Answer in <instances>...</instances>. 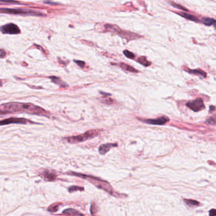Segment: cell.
Here are the masks:
<instances>
[{
  "label": "cell",
  "mask_w": 216,
  "mask_h": 216,
  "mask_svg": "<svg viewBox=\"0 0 216 216\" xmlns=\"http://www.w3.org/2000/svg\"><path fill=\"white\" fill-rule=\"evenodd\" d=\"M207 123L208 124H216V117H210L209 119H208L206 121Z\"/></svg>",
  "instance_id": "28"
},
{
  "label": "cell",
  "mask_w": 216,
  "mask_h": 216,
  "mask_svg": "<svg viewBox=\"0 0 216 216\" xmlns=\"http://www.w3.org/2000/svg\"><path fill=\"white\" fill-rule=\"evenodd\" d=\"M83 189H84L83 188L80 187V186H72L68 188V191L70 193H72V192H75V191H83Z\"/></svg>",
  "instance_id": "22"
},
{
  "label": "cell",
  "mask_w": 216,
  "mask_h": 216,
  "mask_svg": "<svg viewBox=\"0 0 216 216\" xmlns=\"http://www.w3.org/2000/svg\"><path fill=\"white\" fill-rule=\"evenodd\" d=\"M209 215L210 216H214L216 215V210L215 209H212L209 211Z\"/></svg>",
  "instance_id": "31"
},
{
  "label": "cell",
  "mask_w": 216,
  "mask_h": 216,
  "mask_svg": "<svg viewBox=\"0 0 216 216\" xmlns=\"http://www.w3.org/2000/svg\"><path fill=\"white\" fill-rule=\"evenodd\" d=\"M118 66L121 68L123 70H124V71H126V72H132V73H135V74H137V73H139V71L136 69L135 68L133 67L132 66H129V65L127 64V63H123V62H120L118 64Z\"/></svg>",
  "instance_id": "11"
},
{
  "label": "cell",
  "mask_w": 216,
  "mask_h": 216,
  "mask_svg": "<svg viewBox=\"0 0 216 216\" xmlns=\"http://www.w3.org/2000/svg\"><path fill=\"white\" fill-rule=\"evenodd\" d=\"M0 13L13 14V15H32V16H38V17H45L46 15L40 12L31 10H25V9H19V8H0Z\"/></svg>",
  "instance_id": "4"
},
{
  "label": "cell",
  "mask_w": 216,
  "mask_h": 216,
  "mask_svg": "<svg viewBox=\"0 0 216 216\" xmlns=\"http://www.w3.org/2000/svg\"><path fill=\"white\" fill-rule=\"evenodd\" d=\"M123 54L124 55V56L126 58H128L129 59L134 60V59H135V57H136L134 53H132V52L129 51V50H124L123 51Z\"/></svg>",
  "instance_id": "20"
},
{
  "label": "cell",
  "mask_w": 216,
  "mask_h": 216,
  "mask_svg": "<svg viewBox=\"0 0 216 216\" xmlns=\"http://www.w3.org/2000/svg\"><path fill=\"white\" fill-rule=\"evenodd\" d=\"M118 10L120 11H129V12H132V11H137L138 10V8L135 7L131 2L129 3H126L123 5H122L120 8H118Z\"/></svg>",
  "instance_id": "12"
},
{
  "label": "cell",
  "mask_w": 216,
  "mask_h": 216,
  "mask_svg": "<svg viewBox=\"0 0 216 216\" xmlns=\"http://www.w3.org/2000/svg\"><path fill=\"white\" fill-rule=\"evenodd\" d=\"M40 174L45 180L48 181L55 180L57 176L56 172L54 170H48V169L44 170Z\"/></svg>",
  "instance_id": "9"
},
{
  "label": "cell",
  "mask_w": 216,
  "mask_h": 216,
  "mask_svg": "<svg viewBox=\"0 0 216 216\" xmlns=\"http://www.w3.org/2000/svg\"><path fill=\"white\" fill-rule=\"evenodd\" d=\"M170 4H171L172 6H173L174 7H175V8H179V9L182 10L188 11V10H187V9H186L185 8H184L183 7H182V6H181L180 5H178V4H177V3H174V2H171V3H170Z\"/></svg>",
  "instance_id": "26"
},
{
  "label": "cell",
  "mask_w": 216,
  "mask_h": 216,
  "mask_svg": "<svg viewBox=\"0 0 216 216\" xmlns=\"http://www.w3.org/2000/svg\"><path fill=\"white\" fill-rule=\"evenodd\" d=\"M6 52L4 50H0V58H5L6 56Z\"/></svg>",
  "instance_id": "30"
},
{
  "label": "cell",
  "mask_w": 216,
  "mask_h": 216,
  "mask_svg": "<svg viewBox=\"0 0 216 216\" xmlns=\"http://www.w3.org/2000/svg\"><path fill=\"white\" fill-rule=\"evenodd\" d=\"M0 2L8 3H19L18 2L15 1V0H0Z\"/></svg>",
  "instance_id": "29"
},
{
  "label": "cell",
  "mask_w": 216,
  "mask_h": 216,
  "mask_svg": "<svg viewBox=\"0 0 216 216\" xmlns=\"http://www.w3.org/2000/svg\"><path fill=\"white\" fill-rule=\"evenodd\" d=\"M202 22H203V24H204L205 25L207 26H216V20H214V18H207V17L203 18Z\"/></svg>",
  "instance_id": "17"
},
{
  "label": "cell",
  "mask_w": 216,
  "mask_h": 216,
  "mask_svg": "<svg viewBox=\"0 0 216 216\" xmlns=\"http://www.w3.org/2000/svg\"><path fill=\"white\" fill-rule=\"evenodd\" d=\"M103 100H101L100 101L102 103H104V104H106V105H110V104H112L113 103V100H111V98H107V99H102Z\"/></svg>",
  "instance_id": "27"
},
{
  "label": "cell",
  "mask_w": 216,
  "mask_h": 216,
  "mask_svg": "<svg viewBox=\"0 0 216 216\" xmlns=\"http://www.w3.org/2000/svg\"><path fill=\"white\" fill-rule=\"evenodd\" d=\"M81 42H82L83 44L85 45H87V46H89V47H96V45L95 44V43L91 42V41H86V40H84V39H82V40H79Z\"/></svg>",
  "instance_id": "24"
},
{
  "label": "cell",
  "mask_w": 216,
  "mask_h": 216,
  "mask_svg": "<svg viewBox=\"0 0 216 216\" xmlns=\"http://www.w3.org/2000/svg\"><path fill=\"white\" fill-rule=\"evenodd\" d=\"M16 112L28 113L46 117H49L51 115L49 112L41 107L29 103L10 102L0 105V115Z\"/></svg>",
  "instance_id": "1"
},
{
  "label": "cell",
  "mask_w": 216,
  "mask_h": 216,
  "mask_svg": "<svg viewBox=\"0 0 216 216\" xmlns=\"http://www.w3.org/2000/svg\"><path fill=\"white\" fill-rule=\"evenodd\" d=\"M176 13L178 14L179 15L181 16L182 17H184L188 20H190L193 21V22H199V18L193 15H191V14H189V13H187L185 12H177Z\"/></svg>",
  "instance_id": "15"
},
{
  "label": "cell",
  "mask_w": 216,
  "mask_h": 216,
  "mask_svg": "<svg viewBox=\"0 0 216 216\" xmlns=\"http://www.w3.org/2000/svg\"><path fill=\"white\" fill-rule=\"evenodd\" d=\"M62 214L64 215H83L82 213L79 212L78 211H77L75 209H68L64 210Z\"/></svg>",
  "instance_id": "16"
},
{
  "label": "cell",
  "mask_w": 216,
  "mask_h": 216,
  "mask_svg": "<svg viewBox=\"0 0 216 216\" xmlns=\"http://www.w3.org/2000/svg\"><path fill=\"white\" fill-rule=\"evenodd\" d=\"M70 174L73 175L75 176H78L82 178H83L85 179L88 180L89 182H91L92 184H94L95 186L99 189H102L104 190L105 191L110 193V195H113V189L112 187L111 186L110 184L104 180H102L98 178L91 176H87L85 174H82L79 173H75V172H71Z\"/></svg>",
  "instance_id": "2"
},
{
  "label": "cell",
  "mask_w": 216,
  "mask_h": 216,
  "mask_svg": "<svg viewBox=\"0 0 216 216\" xmlns=\"http://www.w3.org/2000/svg\"><path fill=\"white\" fill-rule=\"evenodd\" d=\"M74 61L79 67H80L82 69H85L86 67V63L84 61L74 60Z\"/></svg>",
  "instance_id": "23"
},
{
  "label": "cell",
  "mask_w": 216,
  "mask_h": 216,
  "mask_svg": "<svg viewBox=\"0 0 216 216\" xmlns=\"http://www.w3.org/2000/svg\"><path fill=\"white\" fill-rule=\"evenodd\" d=\"M49 78L51 79L53 82L59 85L60 87L65 88V87H67L68 86V84H66L64 81H63L59 77H58L56 76H51V77H49Z\"/></svg>",
  "instance_id": "14"
},
{
  "label": "cell",
  "mask_w": 216,
  "mask_h": 216,
  "mask_svg": "<svg viewBox=\"0 0 216 216\" xmlns=\"http://www.w3.org/2000/svg\"><path fill=\"white\" fill-rule=\"evenodd\" d=\"M139 120L147 123V124H152V125H164L165 124H166L167 122H169V119L166 117V116H162L161 117L157 118V119H139Z\"/></svg>",
  "instance_id": "7"
},
{
  "label": "cell",
  "mask_w": 216,
  "mask_h": 216,
  "mask_svg": "<svg viewBox=\"0 0 216 216\" xmlns=\"http://www.w3.org/2000/svg\"><path fill=\"white\" fill-rule=\"evenodd\" d=\"M101 130H100V129H92V130H89L87 132L84 133L83 134H82L78 136L66 138L65 140L70 143H80V142L85 141L86 140H88L97 136L101 133Z\"/></svg>",
  "instance_id": "3"
},
{
  "label": "cell",
  "mask_w": 216,
  "mask_h": 216,
  "mask_svg": "<svg viewBox=\"0 0 216 216\" xmlns=\"http://www.w3.org/2000/svg\"><path fill=\"white\" fill-rule=\"evenodd\" d=\"M98 208L97 207V205L95 204V203H92L91 204V214H95L97 212Z\"/></svg>",
  "instance_id": "25"
},
{
  "label": "cell",
  "mask_w": 216,
  "mask_h": 216,
  "mask_svg": "<svg viewBox=\"0 0 216 216\" xmlns=\"http://www.w3.org/2000/svg\"><path fill=\"white\" fill-rule=\"evenodd\" d=\"M59 205H60V204H54L53 205H51L49 207V208L48 209V210L51 212H55L58 210L59 208Z\"/></svg>",
  "instance_id": "21"
},
{
  "label": "cell",
  "mask_w": 216,
  "mask_h": 216,
  "mask_svg": "<svg viewBox=\"0 0 216 216\" xmlns=\"http://www.w3.org/2000/svg\"><path fill=\"white\" fill-rule=\"evenodd\" d=\"M186 71H187L188 72L190 73V74H195V75H198V76H200L203 77H205L207 76V74L202 71V70H200V69H195V70H191V69H187V70L186 69Z\"/></svg>",
  "instance_id": "18"
},
{
  "label": "cell",
  "mask_w": 216,
  "mask_h": 216,
  "mask_svg": "<svg viewBox=\"0 0 216 216\" xmlns=\"http://www.w3.org/2000/svg\"><path fill=\"white\" fill-rule=\"evenodd\" d=\"M185 202L189 206V207H196L199 205V202L194 200H190V199H185Z\"/></svg>",
  "instance_id": "19"
},
{
  "label": "cell",
  "mask_w": 216,
  "mask_h": 216,
  "mask_svg": "<svg viewBox=\"0 0 216 216\" xmlns=\"http://www.w3.org/2000/svg\"><path fill=\"white\" fill-rule=\"evenodd\" d=\"M3 85V81L0 79V86H2Z\"/></svg>",
  "instance_id": "32"
},
{
  "label": "cell",
  "mask_w": 216,
  "mask_h": 216,
  "mask_svg": "<svg viewBox=\"0 0 216 216\" xmlns=\"http://www.w3.org/2000/svg\"><path fill=\"white\" fill-rule=\"evenodd\" d=\"M137 61L138 63H139L140 64L142 65L143 66L145 67H149L151 66V64H152V63H151L150 61H148L147 58L146 56H139L137 58V59L136 60Z\"/></svg>",
  "instance_id": "13"
},
{
  "label": "cell",
  "mask_w": 216,
  "mask_h": 216,
  "mask_svg": "<svg viewBox=\"0 0 216 216\" xmlns=\"http://www.w3.org/2000/svg\"><path fill=\"white\" fill-rule=\"evenodd\" d=\"M186 106L194 112L200 111L205 108L204 101L201 98H197L193 101L188 102Z\"/></svg>",
  "instance_id": "6"
},
{
  "label": "cell",
  "mask_w": 216,
  "mask_h": 216,
  "mask_svg": "<svg viewBox=\"0 0 216 216\" xmlns=\"http://www.w3.org/2000/svg\"><path fill=\"white\" fill-rule=\"evenodd\" d=\"M118 144L117 143H106L101 145L99 147V152L101 155L106 154L107 152H109L110 150L114 147H117Z\"/></svg>",
  "instance_id": "10"
},
{
  "label": "cell",
  "mask_w": 216,
  "mask_h": 216,
  "mask_svg": "<svg viewBox=\"0 0 216 216\" xmlns=\"http://www.w3.org/2000/svg\"><path fill=\"white\" fill-rule=\"evenodd\" d=\"M28 122H31L29 120L24 118H17V117H10L2 120H0V125H8L9 124H27Z\"/></svg>",
  "instance_id": "8"
},
{
  "label": "cell",
  "mask_w": 216,
  "mask_h": 216,
  "mask_svg": "<svg viewBox=\"0 0 216 216\" xmlns=\"http://www.w3.org/2000/svg\"><path fill=\"white\" fill-rule=\"evenodd\" d=\"M0 31L3 34H18L20 33V28L13 23L8 24L0 27Z\"/></svg>",
  "instance_id": "5"
}]
</instances>
